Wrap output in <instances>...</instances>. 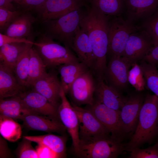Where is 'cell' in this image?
<instances>
[{
    "instance_id": "1",
    "label": "cell",
    "mask_w": 158,
    "mask_h": 158,
    "mask_svg": "<svg viewBox=\"0 0 158 158\" xmlns=\"http://www.w3.org/2000/svg\"><path fill=\"white\" fill-rule=\"evenodd\" d=\"M109 25L106 16L92 6L80 22V27L88 37L93 51L91 71L99 79L104 78L107 65Z\"/></svg>"
},
{
    "instance_id": "2",
    "label": "cell",
    "mask_w": 158,
    "mask_h": 158,
    "mask_svg": "<svg viewBox=\"0 0 158 158\" xmlns=\"http://www.w3.org/2000/svg\"><path fill=\"white\" fill-rule=\"evenodd\" d=\"M158 132V97L148 94L142 107L135 130L130 141L125 143V150L130 152L150 143Z\"/></svg>"
},
{
    "instance_id": "3",
    "label": "cell",
    "mask_w": 158,
    "mask_h": 158,
    "mask_svg": "<svg viewBox=\"0 0 158 158\" xmlns=\"http://www.w3.org/2000/svg\"><path fill=\"white\" fill-rule=\"evenodd\" d=\"M33 46L47 68L53 69L63 64L80 62L69 48L44 34L39 36Z\"/></svg>"
},
{
    "instance_id": "4",
    "label": "cell",
    "mask_w": 158,
    "mask_h": 158,
    "mask_svg": "<svg viewBox=\"0 0 158 158\" xmlns=\"http://www.w3.org/2000/svg\"><path fill=\"white\" fill-rule=\"evenodd\" d=\"M79 9L71 11L58 18L43 23L44 34L73 50V38L83 17Z\"/></svg>"
},
{
    "instance_id": "5",
    "label": "cell",
    "mask_w": 158,
    "mask_h": 158,
    "mask_svg": "<svg viewBox=\"0 0 158 158\" xmlns=\"http://www.w3.org/2000/svg\"><path fill=\"white\" fill-rule=\"evenodd\" d=\"M125 143L111 137L87 141H80L78 152L81 158H116L125 150Z\"/></svg>"
},
{
    "instance_id": "6",
    "label": "cell",
    "mask_w": 158,
    "mask_h": 158,
    "mask_svg": "<svg viewBox=\"0 0 158 158\" xmlns=\"http://www.w3.org/2000/svg\"><path fill=\"white\" fill-rule=\"evenodd\" d=\"M85 109L97 118L114 139L122 142L126 136L120 115V111L110 108L95 99L93 103L86 105Z\"/></svg>"
},
{
    "instance_id": "7",
    "label": "cell",
    "mask_w": 158,
    "mask_h": 158,
    "mask_svg": "<svg viewBox=\"0 0 158 158\" xmlns=\"http://www.w3.org/2000/svg\"><path fill=\"white\" fill-rule=\"evenodd\" d=\"M72 105L78 118L80 141H90L111 137L107 130L90 111L73 104Z\"/></svg>"
},
{
    "instance_id": "8",
    "label": "cell",
    "mask_w": 158,
    "mask_h": 158,
    "mask_svg": "<svg viewBox=\"0 0 158 158\" xmlns=\"http://www.w3.org/2000/svg\"><path fill=\"white\" fill-rule=\"evenodd\" d=\"M136 29L132 23L121 18L116 19L109 25L107 53L111 57L123 56L129 37Z\"/></svg>"
},
{
    "instance_id": "9",
    "label": "cell",
    "mask_w": 158,
    "mask_h": 158,
    "mask_svg": "<svg viewBox=\"0 0 158 158\" xmlns=\"http://www.w3.org/2000/svg\"><path fill=\"white\" fill-rule=\"evenodd\" d=\"M97 83V80L90 69L79 76L68 93L72 104L79 107L83 105H92L95 100Z\"/></svg>"
},
{
    "instance_id": "10",
    "label": "cell",
    "mask_w": 158,
    "mask_h": 158,
    "mask_svg": "<svg viewBox=\"0 0 158 158\" xmlns=\"http://www.w3.org/2000/svg\"><path fill=\"white\" fill-rule=\"evenodd\" d=\"M60 96L61 102L58 108L59 115L60 120L71 137L73 151L76 154L79 150L80 141L78 117L61 87Z\"/></svg>"
},
{
    "instance_id": "11",
    "label": "cell",
    "mask_w": 158,
    "mask_h": 158,
    "mask_svg": "<svg viewBox=\"0 0 158 158\" xmlns=\"http://www.w3.org/2000/svg\"><path fill=\"white\" fill-rule=\"evenodd\" d=\"M131 65L124 57H111L105 71L104 79L107 83L119 91L128 83V75Z\"/></svg>"
},
{
    "instance_id": "12",
    "label": "cell",
    "mask_w": 158,
    "mask_h": 158,
    "mask_svg": "<svg viewBox=\"0 0 158 158\" xmlns=\"http://www.w3.org/2000/svg\"><path fill=\"white\" fill-rule=\"evenodd\" d=\"M130 35L122 56L131 65L143 59L154 46L151 39L143 29Z\"/></svg>"
},
{
    "instance_id": "13",
    "label": "cell",
    "mask_w": 158,
    "mask_h": 158,
    "mask_svg": "<svg viewBox=\"0 0 158 158\" xmlns=\"http://www.w3.org/2000/svg\"><path fill=\"white\" fill-rule=\"evenodd\" d=\"M145 98L142 94L138 93L131 95L126 98L120 111V115L126 135H133L135 130Z\"/></svg>"
},
{
    "instance_id": "14",
    "label": "cell",
    "mask_w": 158,
    "mask_h": 158,
    "mask_svg": "<svg viewBox=\"0 0 158 158\" xmlns=\"http://www.w3.org/2000/svg\"><path fill=\"white\" fill-rule=\"evenodd\" d=\"M33 90L45 97L58 109L61 102L60 82L57 72L54 69L46 72L33 85Z\"/></svg>"
},
{
    "instance_id": "15",
    "label": "cell",
    "mask_w": 158,
    "mask_h": 158,
    "mask_svg": "<svg viewBox=\"0 0 158 158\" xmlns=\"http://www.w3.org/2000/svg\"><path fill=\"white\" fill-rule=\"evenodd\" d=\"M80 6L78 0H46L37 10L43 23L79 9Z\"/></svg>"
},
{
    "instance_id": "16",
    "label": "cell",
    "mask_w": 158,
    "mask_h": 158,
    "mask_svg": "<svg viewBox=\"0 0 158 158\" xmlns=\"http://www.w3.org/2000/svg\"><path fill=\"white\" fill-rule=\"evenodd\" d=\"M17 95L25 106L39 114L59 119L58 109L44 96L34 90L23 91Z\"/></svg>"
},
{
    "instance_id": "17",
    "label": "cell",
    "mask_w": 158,
    "mask_h": 158,
    "mask_svg": "<svg viewBox=\"0 0 158 158\" xmlns=\"http://www.w3.org/2000/svg\"><path fill=\"white\" fill-rule=\"evenodd\" d=\"M22 120L27 128L45 132L49 133H57L65 135L66 128L59 119L50 116L36 114H30Z\"/></svg>"
},
{
    "instance_id": "18",
    "label": "cell",
    "mask_w": 158,
    "mask_h": 158,
    "mask_svg": "<svg viewBox=\"0 0 158 158\" xmlns=\"http://www.w3.org/2000/svg\"><path fill=\"white\" fill-rule=\"evenodd\" d=\"M104 80L97 81L95 99L107 107L120 111L126 98L119 91L106 83Z\"/></svg>"
},
{
    "instance_id": "19",
    "label": "cell",
    "mask_w": 158,
    "mask_h": 158,
    "mask_svg": "<svg viewBox=\"0 0 158 158\" xmlns=\"http://www.w3.org/2000/svg\"><path fill=\"white\" fill-rule=\"evenodd\" d=\"M128 20L134 21L149 17L158 9V0H124Z\"/></svg>"
},
{
    "instance_id": "20",
    "label": "cell",
    "mask_w": 158,
    "mask_h": 158,
    "mask_svg": "<svg viewBox=\"0 0 158 158\" xmlns=\"http://www.w3.org/2000/svg\"><path fill=\"white\" fill-rule=\"evenodd\" d=\"M73 49L76 53L80 61L91 70L94 59L93 51L88 37L80 26L77 30L73 38Z\"/></svg>"
},
{
    "instance_id": "21",
    "label": "cell",
    "mask_w": 158,
    "mask_h": 158,
    "mask_svg": "<svg viewBox=\"0 0 158 158\" xmlns=\"http://www.w3.org/2000/svg\"><path fill=\"white\" fill-rule=\"evenodd\" d=\"M24 88L18 82L14 71L0 63V99L16 96Z\"/></svg>"
},
{
    "instance_id": "22",
    "label": "cell",
    "mask_w": 158,
    "mask_h": 158,
    "mask_svg": "<svg viewBox=\"0 0 158 158\" xmlns=\"http://www.w3.org/2000/svg\"><path fill=\"white\" fill-rule=\"evenodd\" d=\"M37 114L27 108L17 95L0 99V115L22 120L28 114Z\"/></svg>"
},
{
    "instance_id": "23",
    "label": "cell",
    "mask_w": 158,
    "mask_h": 158,
    "mask_svg": "<svg viewBox=\"0 0 158 158\" xmlns=\"http://www.w3.org/2000/svg\"><path fill=\"white\" fill-rule=\"evenodd\" d=\"M23 136L32 142L48 147L57 155L58 158L66 157L67 138L65 135L59 136L49 133L43 135Z\"/></svg>"
},
{
    "instance_id": "24",
    "label": "cell",
    "mask_w": 158,
    "mask_h": 158,
    "mask_svg": "<svg viewBox=\"0 0 158 158\" xmlns=\"http://www.w3.org/2000/svg\"><path fill=\"white\" fill-rule=\"evenodd\" d=\"M58 67L61 87L66 94H68L70 87L76 79L90 69L80 62L64 64Z\"/></svg>"
},
{
    "instance_id": "25",
    "label": "cell",
    "mask_w": 158,
    "mask_h": 158,
    "mask_svg": "<svg viewBox=\"0 0 158 158\" xmlns=\"http://www.w3.org/2000/svg\"><path fill=\"white\" fill-rule=\"evenodd\" d=\"M34 18L29 14H21L5 29V34L19 38H26L30 33Z\"/></svg>"
},
{
    "instance_id": "26",
    "label": "cell",
    "mask_w": 158,
    "mask_h": 158,
    "mask_svg": "<svg viewBox=\"0 0 158 158\" xmlns=\"http://www.w3.org/2000/svg\"><path fill=\"white\" fill-rule=\"evenodd\" d=\"M28 43H14L0 47V63L14 71L17 61Z\"/></svg>"
},
{
    "instance_id": "27",
    "label": "cell",
    "mask_w": 158,
    "mask_h": 158,
    "mask_svg": "<svg viewBox=\"0 0 158 158\" xmlns=\"http://www.w3.org/2000/svg\"><path fill=\"white\" fill-rule=\"evenodd\" d=\"M46 68L42 58L33 46L30 51L27 87L32 86L36 80L47 72Z\"/></svg>"
},
{
    "instance_id": "28",
    "label": "cell",
    "mask_w": 158,
    "mask_h": 158,
    "mask_svg": "<svg viewBox=\"0 0 158 158\" xmlns=\"http://www.w3.org/2000/svg\"><path fill=\"white\" fill-rule=\"evenodd\" d=\"M0 133L1 136L11 142H15L21 137L20 125L13 119L0 114Z\"/></svg>"
},
{
    "instance_id": "29",
    "label": "cell",
    "mask_w": 158,
    "mask_h": 158,
    "mask_svg": "<svg viewBox=\"0 0 158 158\" xmlns=\"http://www.w3.org/2000/svg\"><path fill=\"white\" fill-rule=\"evenodd\" d=\"M33 44L28 43L19 56L16 63L14 72L18 83L25 87H27L30 51Z\"/></svg>"
},
{
    "instance_id": "30",
    "label": "cell",
    "mask_w": 158,
    "mask_h": 158,
    "mask_svg": "<svg viewBox=\"0 0 158 158\" xmlns=\"http://www.w3.org/2000/svg\"><path fill=\"white\" fill-rule=\"evenodd\" d=\"M139 66L143 73L146 87L158 97V70L155 66L143 59L141 60Z\"/></svg>"
},
{
    "instance_id": "31",
    "label": "cell",
    "mask_w": 158,
    "mask_h": 158,
    "mask_svg": "<svg viewBox=\"0 0 158 158\" xmlns=\"http://www.w3.org/2000/svg\"><path fill=\"white\" fill-rule=\"evenodd\" d=\"M92 6L105 15H117L125 7L124 0H90Z\"/></svg>"
},
{
    "instance_id": "32",
    "label": "cell",
    "mask_w": 158,
    "mask_h": 158,
    "mask_svg": "<svg viewBox=\"0 0 158 158\" xmlns=\"http://www.w3.org/2000/svg\"><path fill=\"white\" fill-rule=\"evenodd\" d=\"M128 75V81L138 92L143 90L146 86L143 73L139 66L135 63L132 66Z\"/></svg>"
},
{
    "instance_id": "33",
    "label": "cell",
    "mask_w": 158,
    "mask_h": 158,
    "mask_svg": "<svg viewBox=\"0 0 158 158\" xmlns=\"http://www.w3.org/2000/svg\"><path fill=\"white\" fill-rule=\"evenodd\" d=\"M142 28L150 37L153 46H158V9L145 19Z\"/></svg>"
},
{
    "instance_id": "34",
    "label": "cell",
    "mask_w": 158,
    "mask_h": 158,
    "mask_svg": "<svg viewBox=\"0 0 158 158\" xmlns=\"http://www.w3.org/2000/svg\"><path fill=\"white\" fill-rule=\"evenodd\" d=\"M32 142L23 136L22 140L18 144L15 150L17 157L19 158H38L35 149L32 145Z\"/></svg>"
},
{
    "instance_id": "35",
    "label": "cell",
    "mask_w": 158,
    "mask_h": 158,
    "mask_svg": "<svg viewBox=\"0 0 158 158\" xmlns=\"http://www.w3.org/2000/svg\"><path fill=\"white\" fill-rule=\"evenodd\" d=\"M130 152V158H158V148L154 146L145 149L135 148Z\"/></svg>"
},
{
    "instance_id": "36",
    "label": "cell",
    "mask_w": 158,
    "mask_h": 158,
    "mask_svg": "<svg viewBox=\"0 0 158 158\" xmlns=\"http://www.w3.org/2000/svg\"><path fill=\"white\" fill-rule=\"evenodd\" d=\"M21 14L19 11H12L0 8V29L5 30L7 27Z\"/></svg>"
},
{
    "instance_id": "37",
    "label": "cell",
    "mask_w": 158,
    "mask_h": 158,
    "mask_svg": "<svg viewBox=\"0 0 158 158\" xmlns=\"http://www.w3.org/2000/svg\"><path fill=\"white\" fill-rule=\"evenodd\" d=\"M14 43L34 44V42L26 38L16 37L0 33V47L6 44Z\"/></svg>"
},
{
    "instance_id": "38",
    "label": "cell",
    "mask_w": 158,
    "mask_h": 158,
    "mask_svg": "<svg viewBox=\"0 0 158 158\" xmlns=\"http://www.w3.org/2000/svg\"><path fill=\"white\" fill-rule=\"evenodd\" d=\"M35 150L39 158H58L57 155L54 152L45 145L38 144Z\"/></svg>"
},
{
    "instance_id": "39",
    "label": "cell",
    "mask_w": 158,
    "mask_h": 158,
    "mask_svg": "<svg viewBox=\"0 0 158 158\" xmlns=\"http://www.w3.org/2000/svg\"><path fill=\"white\" fill-rule=\"evenodd\" d=\"M143 59L155 66L158 70V46H153Z\"/></svg>"
},
{
    "instance_id": "40",
    "label": "cell",
    "mask_w": 158,
    "mask_h": 158,
    "mask_svg": "<svg viewBox=\"0 0 158 158\" xmlns=\"http://www.w3.org/2000/svg\"><path fill=\"white\" fill-rule=\"evenodd\" d=\"M6 143L0 136V158L8 157L11 156V154Z\"/></svg>"
},
{
    "instance_id": "41",
    "label": "cell",
    "mask_w": 158,
    "mask_h": 158,
    "mask_svg": "<svg viewBox=\"0 0 158 158\" xmlns=\"http://www.w3.org/2000/svg\"><path fill=\"white\" fill-rule=\"evenodd\" d=\"M46 0H23L21 4L29 7H35L37 9L41 6Z\"/></svg>"
},
{
    "instance_id": "42",
    "label": "cell",
    "mask_w": 158,
    "mask_h": 158,
    "mask_svg": "<svg viewBox=\"0 0 158 158\" xmlns=\"http://www.w3.org/2000/svg\"><path fill=\"white\" fill-rule=\"evenodd\" d=\"M0 8L10 11L15 10L13 4L8 0H0Z\"/></svg>"
},
{
    "instance_id": "43",
    "label": "cell",
    "mask_w": 158,
    "mask_h": 158,
    "mask_svg": "<svg viewBox=\"0 0 158 158\" xmlns=\"http://www.w3.org/2000/svg\"><path fill=\"white\" fill-rule=\"evenodd\" d=\"M10 1H14L18 3L19 4H21L23 0H8Z\"/></svg>"
},
{
    "instance_id": "44",
    "label": "cell",
    "mask_w": 158,
    "mask_h": 158,
    "mask_svg": "<svg viewBox=\"0 0 158 158\" xmlns=\"http://www.w3.org/2000/svg\"><path fill=\"white\" fill-rule=\"evenodd\" d=\"M154 146L158 148V141L157 143L154 145Z\"/></svg>"
}]
</instances>
